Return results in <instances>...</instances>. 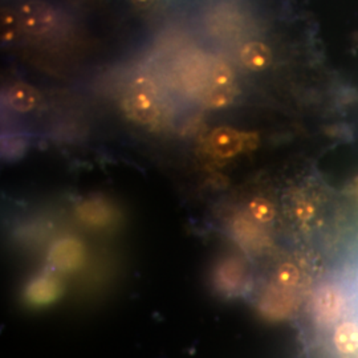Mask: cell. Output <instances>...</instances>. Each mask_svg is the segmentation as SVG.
Wrapping results in <instances>:
<instances>
[{"label": "cell", "instance_id": "6da1fadb", "mask_svg": "<svg viewBox=\"0 0 358 358\" xmlns=\"http://www.w3.org/2000/svg\"><path fill=\"white\" fill-rule=\"evenodd\" d=\"M22 27L32 35H41L51 29L55 15L51 8L43 4H26L22 8Z\"/></svg>", "mask_w": 358, "mask_h": 358}, {"label": "cell", "instance_id": "7a4b0ae2", "mask_svg": "<svg viewBox=\"0 0 358 358\" xmlns=\"http://www.w3.org/2000/svg\"><path fill=\"white\" fill-rule=\"evenodd\" d=\"M83 254L84 251L81 243H78L75 239H64L55 244L50 260L55 267L68 271L76 268L83 260Z\"/></svg>", "mask_w": 358, "mask_h": 358}, {"label": "cell", "instance_id": "3957f363", "mask_svg": "<svg viewBox=\"0 0 358 358\" xmlns=\"http://www.w3.org/2000/svg\"><path fill=\"white\" fill-rule=\"evenodd\" d=\"M210 143L217 155L222 158H231L242 152V133L222 127L211 133Z\"/></svg>", "mask_w": 358, "mask_h": 358}, {"label": "cell", "instance_id": "277c9868", "mask_svg": "<svg viewBox=\"0 0 358 358\" xmlns=\"http://www.w3.org/2000/svg\"><path fill=\"white\" fill-rule=\"evenodd\" d=\"M152 92L153 90H137V92L131 96L129 100L128 110L133 117L141 122L153 121L158 115V109L152 100Z\"/></svg>", "mask_w": 358, "mask_h": 358}, {"label": "cell", "instance_id": "5b68a950", "mask_svg": "<svg viewBox=\"0 0 358 358\" xmlns=\"http://www.w3.org/2000/svg\"><path fill=\"white\" fill-rule=\"evenodd\" d=\"M40 101V93L34 87L17 83L8 90V103L15 110L26 113L32 110Z\"/></svg>", "mask_w": 358, "mask_h": 358}, {"label": "cell", "instance_id": "8992f818", "mask_svg": "<svg viewBox=\"0 0 358 358\" xmlns=\"http://www.w3.org/2000/svg\"><path fill=\"white\" fill-rule=\"evenodd\" d=\"M241 59L247 68L252 71H262L271 64L272 53L266 44L252 41L244 45L243 50L241 52Z\"/></svg>", "mask_w": 358, "mask_h": 358}, {"label": "cell", "instance_id": "52a82bcc", "mask_svg": "<svg viewBox=\"0 0 358 358\" xmlns=\"http://www.w3.org/2000/svg\"><path fill=\"white\" fill-rule=\"evenodd\" d=\"M60 291L59 282L52 278H41L36 282H32L28 288V297L34 303L43 304L52 301Z\"/></svg>", "mask_w": 358, "mask_h": 358}, {"label": "cell", "instance_id": "ba28073f", "mask_svg": "<svg viewBox=\"0 0 358 358\" xmlns=\"http://www.w3.org/2000/svg\"><path fill=\"white\" fill-rule=\"evenodd\" d=\"M334 343L340 352L345 355H353L358 352V327L352 322L341 324L336 334Z\"/></svg>", "mask_w": 358, "mask_h": 358}, {"label": "cell", "instance_id": "9c48e42d", "mask_svg": "<svg viewBox=\"0 0 358 358\" xmlns=\"http://www.w3.org/2000/svg\"><path fill=\"white\" fill-rule=\"evenodd\" d=\"M22 20L17 15L11 13L10 10L1 11V38L6 41L13 40L19 35L22 29Z\"/></svg>", "mask_w": 358, "mask_h": 358}, {"label": "cell", "instance_id": "30bf717a", "mask_svg": "<svg viewBox=\"0 0 358 358\" xmlns=\"http://www.w3.org/2000/svg\"><path fill=\"white\" fill-rule=\"evenodd\" d=\"M235 96L234 85H213L208 92L207 103L213 108H222L232 101Z\"/></svg>", "mask_w": 358, "mask_h": 358}, {"label": "cell", "instance_id": "8fae6325", "mask_svg": "<svg viewBox=\"0 0 358 358\" xmlns=\"http://www.w3.org/2000/svg\"><path fill=\"white\" fill-rule=\"evenodd\" d=\"M78 215L88 222V223H103L108 219V213L105 207L97 202H85L81 206H78Z\"/></svg>", "mask_w": 358, "mask_h": 358}, {"label": "cell", "instance_id": "7c38bea8", "mask_svg": "<svg viewBox=\"0 0 358 358\" xmlns=\"http://www.w3.org/2000/svg\"><path fill=\"white\" fill-rule=\"evenodd\" d=\"M250 211L260 222H269L275 217V207L264 198H255L250 203Z\"/></svg>", "mask_w": 358, "mask_h": 358}, {"label": "cell", "instance_id": "4fadbf2b", "mask_svg": "<svg viewBox=\"0 0 358 358\" xmlns=\"http://www.w3.org/2000/svg\"><path fill=\"white\" fill-rule=\"evenodd\" d=\"M338 306V296L333 291H324V294H321L319 297V310L325 319H332L337 316Z\"/></svg>", "mask_w": 358, "mask_h": 358}, {"label": "cell", "instance_id": "5bb4252c", "mask_svg": "<svg viewBox=\"0 0 358 358\" xmlns=\"http://www.w3.org/2000/svg\"><path fill=\"white\" fill-rule=\"evenodd\" d=\"M232 80H234V75L230 66L224 63H217L215 68L213 69L214 85H234Z\"/></svg>", "mask_w": 358, "mask_h": 358}, {"label": "cell", "instance_id": "9a60e30c", "mask_svg": "<svg viewBox=\"0 0 358 358\" xmlns=\"http://www.w3.org/2000/svg\"><path fill=\"white\" fill-rule=\"evenodd\" d=\"M279 279L282 284H288V285H292L294 282H297L299 279V272L294 266L291 264H285L280 268L279 272Z\"/></svg>", "mask_w": 358, "mask_h": 358}, {"label": "cell", "instance_id": "2e32d148", "mask_svg": "<svg viewBox=\"0 0 358 358\" xmlns=\"http://www.w3.org/2000/svg\"><path fill=\"white\" fill-rule=\"evenodd\" d=\"M259 145V137L255 133H242V152H252Z\"/></svg>", "mask_w": 358, "mask_h": 358}]
</instances>
